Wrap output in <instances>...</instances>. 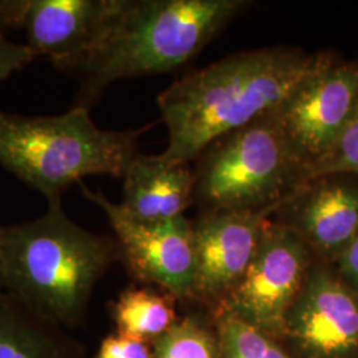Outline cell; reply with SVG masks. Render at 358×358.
Segmentation results:
<instances>
[{"label":"cell","mask_w":358,"mask_h":358,"mask_svg":"<svg viewBox=\"0 0 358 358\" xmlns=\"http://www.w3.org/2000/svg\"><path fill=\"white\" fill-rule=\"evenodd\" d=\"M338 276L346 285L358 294V232L337 257Z\"/></svg>","instance_id":"cell-21"},{"label":"cell","mask_w":358,"mask_h":358,"mask_svg":"<svg viewBox=\"0 0 358 358\" xmlns=\"http://www.w3.org/2000/svg\"><path fill=\"white\" fill-rule=\"evenodd\" d=\"M29 0H0V36L6 32L23 28Z\"/></svg>","instance_id":"cell-22"},{"label":"cell","mask_w":358,"mask_h":358,"mask_svg":"<svg viewBox=\"0 0 358 358\" xmlns=\"http://www.w3.org/2000/svg\"><path fill=\"white\" fill-rule=\"evenodd\" d=\"M267 213L203 211L192 223L196 273L192 296L220 304L242 280L268 222Z\"/></svg>","instance_id":"cell-10"},{"label":"cell","mask_w":358,"mask_h":358,"mask_svg":"<svg viewBox=\"0 0 358 358\" xmlns=\"http://www.w3.org/2000/svg\"><path fill=\"white\" fill-rule=\"evenodd\" d=\"M94 358H153V345L113 333L103 338Z\"/></svg>","instance_id":"cell-19"},{"label":"cell","mask_w":358,"mask_h":358,"mask_svg":"<svg viewBox=\"0 0 358 358\" xmlns=\"http://www.w3.org/2000/svg\"><path fill=\"white\" fill-rule=\"evenodd\" d=\"M153 358H219V340L199 319L186 317L154 344Z\"/></svg>","instance_id":"cell-17"},{"label":"cell","mask_w":358,"mask_h":358,"mask_svg":"<svg viewBox=\"0 0 358 358\" xmlns=\"http://www.w3.org/2000/svg\"><path fill=\"white\" fill-rule=\"evenodd\" d=\"M83 195L100 207L115 235L118 257L138 282L158 287L174 299L194 292L196 259L192 223L185 217L142 223L128 217L120 203L80 183Z\"/></svg>","instance_id":"cell-7"},{"label":"cell","mask_w":358,"mask_h":358,"mask_svg":"<svg viewBox=\"0 0 358 358\" xmlns=\"http://www.w3.org/2000/svg\"><path fill=\"white\" fill-rule=\"evenodd\" d=\"M194 194L195 174L189 164H171L161 154H137L124 176L120 206L137 222L159 223L183 217Z\"/></svg>","instance_id":"cell-13"},{"label":"cell","mask_w":358,"mask_h":358,"mask_svg":"<svg viewBox=\"0 0 358 358\" xmlns=\"http://www.w3.org/2000/svg\"><path fill=\"white\" fill-rule=\"evenodd\" d=\"M322 53L271 47L239 52L179 78L157 97L169 141L161 155L189 164L217 138L278 109Z\"/></svg>","instance_id":"cell-1"},{"label":"cell","mask_w":358,"mask_h":358,"mask_svg":"<svg viewBox=\"0 0 358 358\" xmlns=\"http://www.w3.org/2000/svg\"><path fill=\"white\" fill-rule=\"evenodd\" d=\"M312 254L337 259L358 232V182L328 176L312 179L275 213Z\"/></svg>","instance_id":"cell-12"},{"label":"cell","mask_w":358,"mask_h":358,"mask_svg":"<svg viewBox=\"0 0 358 358\" xmlns=\"http://www.w3.org/2000/svg\"><path fill=\"white\" fill-rule=\"evenodd\" d=\"M219 358H297L275 337L224 312H217Z\"/></svg>","instance_id":"cell-16"},{"label":"cell","mask_w":358,"mask_h":358,"mask_svg":"<svg viewBox=\"0 0 358 358\" xmlns=\"http://www.w3.org/2000/svg\"><path fill=\"white\" fill-rule=\"evenodd\" d=\"M113 7L115 0H29L26 45L36 57L76 73L103 36Z\"/></svg>","instance_id":"cell-11"},{"label":"cell","mask_w":358,"mask_h":358,"mask_svg":"<svg viewBox=\"0 0 358 358\" xmlns=\"http://www.w3.org/2000/svg\"><path fill=\"white\" fill-rule=\"evenodd\" d=\"M4 296V288H3V280H1V268H0V300Z\"/></svg>","instance_id":"cell-23"},{"label":"cell","mask_w":358,"mask_h":358,"mask_svg":"<svg viewBox=\"0 0 358 358\" xmlns=\"http://www.w3.org/2000/svg\"><path fill=\"white\" fill-rule=\"evenodd\" d=\"M357 106L358 64H336L322 55L317 68L275 109L307 174L331 150Z\"/></svg>","instance_id":"cell-8"},{"label":"cell","mask_w":358,"mask_h":358,"mask_svg":"<svg viewBox=\"0 0 358 358\" xmlns=\"http://www.w3.org/2000/svg\"><path fill=\"white\" fill-rule=\"evenodd\" d=\"M244 0H115L103 36L76 73L90 106L124 78L171 72L192 60L248 7Z\"/></svg>","instance_id":"cell-3"},{"label":"cell","mask_w":358,"mask_h":358,"mask_svg":"<svg viewBox=\"0 0 358 358\" xmlns=\"http://www.w3.org/2000/svg\"><path fill=\"white\" fill-rule=\"evenodd\" d=\"M118 257L115 241L83 229L63 203L38 219L0 226L4 294L68 331L81 324L96 284Z\"/></svg>","instance_id":"cell-2"},{"label":"cell","mask_w":358,"mask_h":358,"mask_svg":"<svg viewBox=\"0 0 358 358\" xmlns=\"http://www.w3.org/2000/svg\"><path fill=\"white\" fill-rule=\"evenodd\" d=\"M312 251L291 227L268 220L242 280L219 304L229 313L278 338L312 267Z\"/></svg>","instance_id":"cell-6"},{"label":"cell","mask_w":358,"mask_h":358,"mask_svg":"<svg viewBox=\"0 0 358 358\" xmlns=\"http://www.w3.org/2000/svg\"><path fill=\"white\" fill-rule=\"evenodd\" d=\"M35 59L36 55L26 44H17L6 36H0V83L23 69Z\"/></svg>","instance_id":"cell-20"},{"label":"cell","mask_w":358,"mask_h":358,"mask_svg":"<svg viewBox=\"0 0 358 358\" xmlns=\"http://www.w3.org/2000/svg\"><path fill=\"white\" fill-rule=\"evenodd\" d=\"M173 299L153 287H129L112 303L115 333L154 345L178 321Z\"/></svg>","instance_id":"cell-15"},{"label":"cell","mask_w":358,"mask_h":358,"mask_svg":"<svg viewBox=\"0 0 358 358\" xmlns=\"http://www.w3.org/2000/svg\"><path fill=\"white\" fill-rule=\"evenodd\" d=\"M285 337L299 358L358 355V297L340 276L312 264L287 320Z\"/></svg>","instance_id":"cell-9"},{"label":"cell","mask_w":358,"mask_h":358,"mask_svg":"<svg viewBox=\"0 0 358 358\" xmlns=\"http://www.w3.org/2000/svg\"><path fill=\"white\" fill-rule=\"evenodd\" d=\"M148 129L103 130L78 105L51 117L0 110V165L48 205L63 203V194L85 177L124 178Z\"/></svg>","instance_id":"cell-4"},{"label":"cell","mask_w":358,"mask_h":358,"mask_svg":"<svg viewBox=\"0 0 358 358\" xmlns=\"http://www.w3.org/2000/svg\"><path fill=\"white\" fill-rule=\"evenodd\" d=\"M328 176L358 177V106L331 150L309 169L308 179Z\"/></svg>","instance_id":"cell-18"},{"label":"cell","mask_w":358,"mask_h":358,"mask_svg":"<svg viewBox=\"0 0 358 358\" xmlns=\"http://www.w3.org/2000/svg\"><path fill=\"white\" fill-rule=\"evenodd\" d=\"M198 158L194 201L203 211L272 215L308 183L275 110L217 138Z\"/></svg>","instance_id":"cell-5"},{"label":"cell","mask_w":358,"mask_h":358,"mask_svg":"<svg viewBox=\"0 0 358 358\" xmlns=\"http://www.w3.org/2000/svg\"><path fill=\"white\" fill-rule=\"evenodd\" d=\"M69 332L8 294L0 300V358H85V348Z\"/></svg>","instance_id":"cell-14"}]
</instances>
